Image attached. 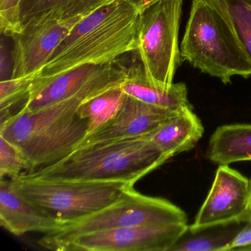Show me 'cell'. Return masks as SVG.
Segmentation results:
<instances>
[{
    "instance_id": "obj_1",
    "label": "cell",
    "mask_w": 251,
    "mask_h": 251,
    "mask_svg": "<svg viewBox=\"0 0 251 251\" xmlns=\"http://www.w3.org/2000/svg\"><path fill=\"white\" fill-rule=\"evenodd\" d=\"M130 68L117 61L70 98L33 112H19L0 123V136L15 145L30 171L55 164L75 151L88 134L87 120L79 114L85 101L121 86Z\"/></svg>"
},
{
    "instance_id": "obj_2",
    "label": "cell",
    "mask_w": 251,
    "mask_h": 251,
    "mask_svg": "<svg viewBox=\"0 0 251 251\" xmlns=\"http://www.w3.org/2000/svg\"><path fill=\"white\" fill-rule=\"evenodd\" d=\"M139 14L126 0H114L80 20L33 76L30 93L74 69L114 62L137 50Z\"/></svg>"
},
{
    "instance_id": "obj_3",
    "label": "cell",
    "mask_w": 251,
    "mask_h": 251,
    "mask_svg": "<svg viewBox=\"0 0 251 251\" xmlns=\"http://www.w3.org/2000/svg\"><path fill=\"white\" fill-rule=\"evenodd\" d=\"M194 68L224 84L251 76V60L221 0H193L180 47Z\"/></svg>"
},
{
    "instance_id": "obj_4",
    "label": "cell",
    "mask_w": 251,
    "mask_h": 251,
    "mask_svg": "<svg viewBox=\"0 0 251 251\" xmlns=\"http://www.w3.org/2000/svg\"><path fill=\"white\" fill-rule=\"evenodd\" d=\"M167 160L145 136L79 148L55 164L25 173L47 180L119 182L134 186Z\"/></svg>"
},
{
    "instance_id": "obj_5",
    "label": "cell",
    "mask_w": 251,
    "mask_h": 251,
    "mask_svg": "<svg viewBox=\"0 0 251 251\" xmlns=\"http://www.w3.org/2000/svg\"><path fill=\"white\" fill-rule=\"evenodd\" d=\"M186 223V213L177 205L167 200L142 195L130 186L115 202L63 224L55 231L45 234L39 243L47 249L56 251L64 242L86 233L130 226Z\"/></svg>"
},
{
    "instance_id": "obj_6",
    "label": "cell",
    "mask_w": 251,
    "mask_h": 251,
    "mask_svg": "<svg viewBox=\"0 0 251 251\" xmlns=\"http://www.w3.org/2000/svg\"><path fill=\"white\" fill-rule=\"evenodd\" d=\"M14 189L61 226L96 212L119 199L130 185L119 182H67L23 173L11 179Z\"/></svg>"
},
{
    "instance_id": "obj_7",
    "label": "cell",
    "mask_w": 251,
    "mask_h": 251,
    "mask_svg": "<svg viewBox=\"0 0 251 251\" xmlns=\"http://www.w3.org/2000/svg\"><path fill=\"white\" fill-rule=\"evenodd\" d=\"M183 0H158L139 11L138 54L144 76L151 85L173 86L182 58L178 35Z\"/></svg>"
},
{
    "instance_id": "obj_8",
    "label": "cell",
    "mask_w": 251,
    "mask_h": 251,
    "mask_svg": "<svg viewBox=\"0 0 251 251\" xmlns=\"http://www.w3.org/2000/svg\"><path fill=\"white\" fill-rule=\"evenodd\" d=\"M186 223L145 225L76 236L56 251H170L187 230Z\"/></svg>"
},
{
    "instance_id": "obj_9",
    "label": "cell",
    "mask_w": 251,
    "mask_h": 251,
    "mask_svg": "<svg viewBox=\"0 0 251 251\" xmlns=\"http://www.w3.org/2000/svg\"><path fill=\"white\" fill-rule=\"evenodd\" d=\"M85 17L27 26L11 36L14 50L10 78H33L72 29Z\"/></svg>"
},
{
    "instance_id": "obj_10",
    "label": "cell",
    "mask_w": 251,
    "mask_h": 251,
    "mask_svg": "<svg viewBox=\"0 0 251 251\" xmlns=\"http://www.w3.org/2000/svg\"><path fill=\"white\" fill-rule=\"evenodd\" d=\"M249 194L250 180L247 177L228 165H220L208 196L189 230L238 221L246 210Z\"/></svg>"
},
{
    "instance_id": "obj_11",
    "label": "cell",
    "mask_w": 251,
    "mask_h": 251,
    "mask_svg": "<svg viewBox=\"0 0 251 251\" xmlns=\"http://www.w3.org/2000/svg\"><path fill=\"white\" fill-rule=\"evenodd\" d=\"M178 112L152 106L126 95L115 115L102 127L87 135L75 150L114 141L145 137Z\"/></svg>"
},
{
    "instance_id": "obj_12",
    "label": "cell",
    "mask_w": 251,
    "mask_h": 251,
    "mask_svg": "<svg viewBox=\"0 0 251 251\" xmlns=\"http://www.w3.org/2000/svg\"><path fill=\"white\" fill-rule=\"evenodd\" d=\"M0 223L16 236L30 232L48 234L60 228L61 224L45 214L20 195L11 180H0Z\"/></svg>"
},
{
    "instance_id": "obj_13",
    "label": "cell",
    "mask_w": 251,
    "mask_h": 251,
    "mask_svg": "<svg viewBox=\"0 0 251 251\" xmlns=\"http://www.w3.org/2000/svg\"><path fill=\"white\" fill-rule=\"evenodd\" d=\"M112 1L114 0H21L19 11L20 30L27 26L50 21L86 17Z\"/></svg>"
},
{
    "instance_id": "obj_14",
    "label": "cell",
    "mask_w": 251,
    "mask_h": 251,
    "mask_svg": "<svg viewBox=\"0 0 251 251\" xmlns=\"http://www.w3.org/2000/svg\"><path fill=\"white\" fill-rule=\"evenodd\" d=\"M109 64L83 66L55 77L29 94L16 114L33 112L70 98L105 70Z\"/></svg>"
},
{
    "instance_id": "obj_15",
    "label": "cell",
    "mask_w": 251,
    "mask_h": 251,
    "mask_svg": "<svg viewBox=\"0 0 251 251\" xmlns=\"http://www.w3.org/2000/svg\"><path fill=\"white\" fill-rule=\"evenodd\" d=\"M203 132L201 120L189 108L169 119L148 138L170 159L195 148Z\"/></svg>"
},
{
    "instance_id": "obj_16",
    "label": "cell",
    "mask_w": 251,
    "mask_h": 251,
    "mask_svg": "<svg viewBox=\"0 0 251 251\" xmlns=\"http://www.w3.org/2000/svg\"><path fill=\"white\" fill-rule=\"evenodd\" d=\"M121 89L127 96L157 108L173 111L192 108L188 100L186 84L173 83L169 89L157 87L146 81L142 67L130 69L128 77L121 85Z\"/></svg>"
},
{
    "instance_id": "obj_17",
    "label": "cell",
    "mask_w": 251,
    "mask_h": 251,
    "mask_svg": "<svg viewBox=\"0 0 251 251\" xmlns=\"http://www.w3.org/2000/svg\"><path fill=\"white\" fill-rule=\"evenodd\" d=\"M206 156L219 165L251 161V125H226L210 138Z\"/></svg>"
},
{
    "instance_id": "obj_18",
    "label": "cell",
    "mask_w": 251,
    "mask_h": 251,
    "mask_svg": "<svg viewBox=\"0 0 251 251\" xmlns=\"http://www.w3.org/2000/svg\"><path fill=\"white\" fill-rule=\"evenodd\" d=\"M245 223L232 222L197 230H187L170 251H225Z\"/></svg>"
},
{
    "instance_id": "obj_19",
    "label": "cell",
    "mask_w": 251,
    "mask_h": 251,
    "mask_svg": "<svg viewBox=\"0 0 251 251\" xmlns=\"http://www.w3.org/2000/svg\"><path fill=\"white\" fill-rule=\"evenodd\" d=\"M126 97L120 86L83 102L79 108L78 112L83 119L87 120L89 125L87 135L108 123L115 115Z\"/></svg>"
},
{
    "instance_id": "obj_20",
    "label": "cell",
    "mask_w": 251,
    "mask_h": 251,
    "mask_svg": "<svg viewBox=\"0 0 251 251\" xmlns=\"http://www.w3.org/2000/svg\"><path fill=\"white\" fill-rule=\"evenodd\" d=\"M251 60V0H221Z\"/></svg>"
},
{
    "instance_id": "obj_21",
    "label": "cell",
    "mask_w": 251,
    "mask_h": 251,
    "mask_svg": "<svg viewBox=\"0 0 251 251\" xmlns=\"http://www.w3.org/2000/svg\"><path fill=\"white\" fill-rule=\"evenodd\" d=\"M30 171V166L21 151L0 136V176L16 178Z\"/></svg>"
},
{
    "instance_id": "obj_22",
    "label": "cell",
    "mask_w": 251,
    "mask_h": 251,
    "mask_svg": "<svg viewBox=\"0 0 251 251\" xmlns=\"http://www.w3.org/2000/svg\"><path fill=\"white\" fill-rule=\"evenodd\" d=\"M21 0H0V30L11 37L20 31L19 11Z\"/></svg>"
},
{
    "instance_id": "obj_23",
    "label": "cell",
    "mask_w": 251,
    "mask_h": 251,
    "mask_svg": "<svg viewBox=\"0 0 251 251\" xmlns=\"http://www.w3.org/2000/svg\"><path fill=\"white\" fill-rule=\"evenodd\" d=\"M230 251H251V223H245L225 249Z\"/></svg>"
},
{
    "instance_id": "obj_24",
    "label": "cell",
    "mask_w": 251,
    "mask_h": 251,
    "mask_svg": "<svg viewBox=\"0 0 251 251\" xmlns=\"http://www.w3.org/2000/svg\"><path fill=\"white\" fill-rule=\"evenodd\" d=\"M238 221L241 222V223H251V178L250 180V194L248 205H247L245 212L241 216Z\"/></svg>"
},
{
    "instance_id": "obj_25",
    "label": "cell",
    "mask_w": 251,
    "mask_h": 251,
    "mask_svg": "<svg viewBox=\"0 0 251 251\" xmlns=\"http://www.w3.org/2000/svg\"><path fill=\"white\" fill-rule=\"evenodd\" d=\"M127 2L136 7L139 11L145 9L149 5H152L154 2H157L158 0H126Z\"/></svg>"
}]
</instances>
